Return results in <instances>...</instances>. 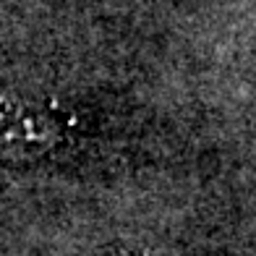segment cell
Masks as SVG:
<instances>
[{"label": "cell", "instance_id": "obj_1", "mask_svg": "<svg viewBox=\"0 0 256 256\" xmlns=\"http://www.w3.org/2000/svg\"><path fill=\"white\" fill-rule=\"evenodd\" d=\"M60 138L55 118L24 97L0 92V157L34 160L50 152Z\"/></svg>", "mask_w": 256, "mask_h": 256}]
</instances>
